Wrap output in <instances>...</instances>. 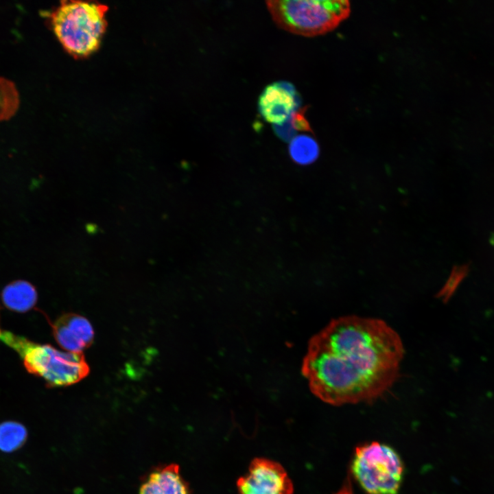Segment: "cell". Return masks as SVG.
I'll list each match as a JSON object with an SVG mask.
<instances>
[{
  "label": "cell",
  "instance_id": "cell-16",
  "mask_svg": "<svg viewBox=\"0 0 494 494\" xmlns=\"http://www.w3.org/2000/svg\"><path fill=\"white\" fill-rule=\"evenodd\" d=\"M1 331H1V329H0V335H1Z\"/></svg>",
  "mask_w": 494,
  "mask_h": 494
},
{
  "label": "cell",
  "instance_id": "cell-6",
  "mask_svg": "<svg viewBox=\"0 0 494 494\" xmlns=\"http://www.w3.org/2000/svg\"><path fill=\"white\" fill-rule=\"evenodd\" d=\"M239 494H293L294 486L287 473L279 462L255 458L248 472L237 481Z\"/></svg>",
  "mask_w": 494,
  "mask_h": 494
},
{
  "label": "cell",
  "instance_id": "cell-5",
  "mask_svg": "<svg viewBox=\"0 0 494 494\" xmlns=\"http://www.w3.org/2000/svg\"><path fill=\"white\" fill-rule=\"evenodd\" d=\"M349 473L368 494H397L403 464L390 446L373 441L355 449Z\"/></svg>",
  "mask_w": 494,
  "mask_h": 494
},
{
  "label": "cell",
  "instance_id": "cell-7",
  "mask_svg": "<svg viewBox=\"0 0 494 494\" xmlns=\"http://www.w3.org/2000/svg\"><path fill=\"white\" fill-rule=\"evenodd\" d=\"M300 104L294 86L279 81L265 87L259 97L258 109L265 121L273 126H281L298 110Z\"/></svg>",
  "mask_w": 494,
  "mask_h": 494
},
{
  "label": "cell",
  "instance_id": "cell-2",
  "mask_svg": "<svg viewBox=\"0 0 494 494\" xmlns=\"http://www.w3.org/2000/svg\"><path fill=\"white\" fill-rule=\"evenodd\" d=\"M0 340L19 355L27 371L43 379L49 387L74 384L89 373L82 353L62 351L9 331H1Z\"/></svg>",
  "mask_w": 494,
  "mask_h": 494
},
{
  "label": "cell",
  "instance_id": "cell-13",
  "mask_svg": "<svg viewBox=\"0 0 494 494\" xmlns=\"http://www.w3.org/2000/svg\"><path fill=\"white\" fill-rule=\"evenodd\" d=\"M305 109H298L290 118L291 125L296 131H311L309 124L305 117Z\"/></svg>",
  "mask_w": 494,
  "mask_h": 494
},
{
  "label": "cell",
  "instance_id": "cell-9",
  "mask_svg": "<svg viewBox=\"0 0 494 494\" xmlns=\"http://www.w3.org/2000/svg\"><path fill=\"white\" fill-rule=\"evenodd\" d=\"M139 494H192L177 464L155 468L143 479Z\"/></svg>",
  "mask_w": 494,
  "mask_h": 494
},
{
  "label": "cell",
  "instance_id": "cell-14",
  "mask_svg": "<svg viewBox=\"0 0 494 494\" xmlns=\"http://www.w3.org/2000/svg\"><path fill=\"white\" fill-rule=\"evenodd\" d=\"M273 129L275 134L281 139L286 142L290 141L294 137L296 133V130L291 125L290 119L281 126H273Z\"/></svg>",
  "mask_w": 494,
  "mask_h": 494
},
{
  "label": "cell",
  "instance_id": "cell-1",
  "mask_svg": "<svg viewBox=\"0 0 494 494\" xmlns=\"http://www.w3.org/2000/svg\"><path fill=\"white\" fill-rule=\"evenodd\" d=\"M403 355L400 336L385 321L345 316L316 338L305 369L322 401L336 406L371 403L395 384Z\"/></svg>",
  "mask_w": 494,
  "mask_h": 494
},
{
  "label": "cell",
  "instance_id": "cell-3",
  "mask_svg": "<svg viewBox=\"0 0 494 494\" xmlns=\"http://www.w3.org/2000/svg\"><path fill=\"white\" fill-rule=\"evenodd\" d=\"M108 7L97 2L63 1L51 14L50 23L64 49L75 58L96 51L107 26Z\"/></svg>",
  "mask_w": 494,
  "mask_h": 494
},
{
  "label": "cell",
  "instance_id": "cell-11",
  "mask_svg": "<svg viewBox=\"0 0 494 494\" xmlns=\"http://www.w3.org/2000/svg\"><path fill=\"white\" fill-rule=\"evenodd\" d=\"M288 151L291 159L301 165L313 163L318 158L320 153L317 141L307 134L294 137L290 142Z\"/></svg>",
  "mask_w": 494,
  "mask_h": 494
},
{
  "label": "cell",
  "instance_id": "cell-8",
  "mask_svg": "<svg viewBox=\"0 0 494 494\" xmlns=\"http://www.w3.org/2000/svg\"><path fill=\"white\" fill-rule=\"evenodd\" d=\"M52 329L59 346L71 353H81L94 339L91 322L85 317L75 314L62 315L54 322Z\"/></svg>",
  "mask_w": 494,
  "mask_h": 494
},
{
  "label": "cell",
  "instance_id": "cell-12",
  "mask_svg": "<svg viewBox=\"0 0 494 494\" xmlns=\"http://www.w3.org/2000/svg\"><path fill=\"white\" fill-rule=\"evenodd\" d=\"M27 430L24 425L15 421L0 423V451L12 453L21 449L27 440Z\"/></svg>",
  "mask_w": 494,
  "mask_h": 494
},
{
  "label": "cell",
  "instance_id": "cell-15",
  "mask_svg": "<svg viewBox=\"0 0 494 494\" xmlns=\"http://www.w3.org/2000/svg\"><path fill=\"white\" fill-rule=\"evenodd\" d=\"M334 494H354L350 473H348L341 488Z\"/></svg>",
  "mask_w": 494,
  "mask_h": 494
},
{
  "label": "cell",
  "instance_id": "cell-10",
  "mask_svg": "<svg viewBox=\"0 0 494 494\" xmlns=\"http://www.w3.org/2000/svg\"><path fill=\"white\" fill-rule=\"evenodd\" d=\"M1 298L4 306L8 309L17 313H25L36 305L38 294L34 286L30 282L16 280L3 287Z\"/></svg>",
  "mask_w": 494,
  "mask_h": 494
},
{
  "label": "cell",
  "instance_id": "cell-4",
  "mask_svg": "<svg viewBox=\"0 0 494 494\" xmlns=\"http://www.w3.org/2000/svg\"><path fill=\"white\" fill-rule=\"evenodd\" d=\"M266 3L280 28L305 36L331 30L350 11L349 2L344 0H269Z\"/></svg>",
  "mask_w": 494,
  "mask_h": 494
}]
</instances>
